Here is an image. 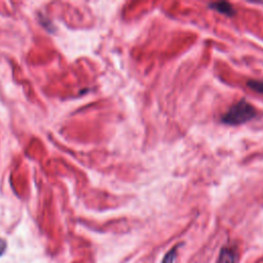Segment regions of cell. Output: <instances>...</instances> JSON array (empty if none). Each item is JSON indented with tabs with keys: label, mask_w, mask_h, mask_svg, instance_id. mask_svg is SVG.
I'll list each match as a JSON object with an SVG mask.
<instances>
[{
	"label": "cell",
	"mask_w": 263,
	"mask_h": 263,
	"mask_svg": "<svg viewBox=\"0 0 263 263\" xmlns=\"http://www.w3.org/2000/svg\"><path fill=\"white\" fill-rule=\"evenodd\" d=\"M210 7L226 15H232L234 13L232 6L228 2H215L210 4Z\"/></svg>",
	"instance_id": "cell-3"
},
{
	"label": "cell",
	"mask_w": 263,
	"mask_h": 263,
	"mask_svg": "<svg viewBox=\"0 0 263 263\" xmlns=\"http://www.w3.org/2000/svg\"><path fill=\"white\" fill-rule=\"evenodd\" d=\"M217 263H236V253L234 249L224 247L221 249Z\"/></svg>",
	"instance_id": "cell-2"
},
{
	"label": "cell",
	"mask_w": 263,
	"mask_h": 263,
	"mask_svg": "<svg viewBox=\"0 0 263 263\" xmlns=\"http://www.w3.org/2000/svg\"><path fill=\"white\" fill-rule=\"evenodd\" d=\"M6 248H7V243H6V241H5L3 238H1V237H0V257L4 254V252H5Z\"/></svg>",
	"instance_id": "cell-6"
},
{
	"label": "cell",
	"mask_w": 263,
	"mask_h": 263,
	"mask_svg": "<svg viewBox=\"0 0 263 263\" xmlns=\"http://www.w3.org/2000/svg\"><path fill=\"white\" fill-rule=\"evenodd\" d=\"M247 84L250 88L263 95V81L262 80H249Z\"/></svg>",
	"instance_id": "cell-5"
},
{
	"label": "cell",
	"mask_w": 263,
	"mask_h": 263,
	"mask_svg": "<svg viewBox=\"0 0 263 263\" xmlns=\"http://www.w3.org/2000/svg\"><path fill=\"white\" fill-rule=\"evenodd\" d=\"M257 114L256 109L246 100H240L230 107V109L223 114L222 121L229 125H238L253 119Z\"/></svg>",
	"instance_id": "cell-1"
},
{
	"label": "cell",
	"mask_w": 263,
	"mask_h": 263,
	"mask_svg": "<svg viewBox=\"0 0 263 263\" xmlns=\"http://www.w3.org/2000/svg\"><path fill=\"white\" fill-rule=\"evenodd\" d=\"M178 249V246L174 247L173 249H171L163 257L162 259V262L161 263H174L175 262V259H176V255H177V250Z\"/></svg>",
	"instance_id": "cell-4"
}]
</instances>
